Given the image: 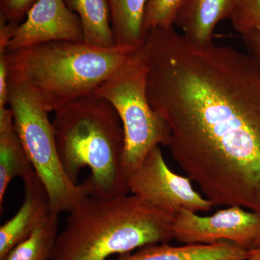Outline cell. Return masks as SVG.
Returning a JSON list of instances; mask_svg holds the SVG:
<instances>
[{
    "instance_id": "obj_1",
    "label": "cell",
    "mask_w": 260,
    "mask_h": 260,
    "mask_svg": "<svg viewBox=\"0 0 260 260\" xmlns=\"http://www.w3.org/2000/svg\"><path fill=\"white\" fill-rule=\"evenodd\" d=\"M147 95L171 153L213 205L260 215V66L226 46L202 48L174 27L146 34Z\"/></svg>"
},
{
    "instance_id": "obj_2",
    "label": "cell",
    "mask_w": 260,
    "mask_h": 260,
    "mask_svg": "<svg viewBox=\"0 0 260 260\" xmlns=\"http://www.w3.org/2000/svg\"><path fill=\"white\" fill-rule=\"evenodd\" d=\"M68 213L50 260H107L174 239V216L135 194H90Z\"/></svg>"
},
{
    "instance_id": "obj_3",
    "label": "cell",
    "mask_w": 260,
    "mask_h": 260,
    "mask_svg": "<svg viewBox=\"0 0 260 260\" xmlns=\"http://www.w3.org/2000/svg\"><path fill=\"white\" fill-rule=\"evenodd\" d=\"M137 49L56 42L7 55L10 75L23 82L49 113L94 95Z\"/></svg>"
},
{
    "instance_id": "obj_4",
    "label": "cell",
    "mask_w": 260,
    "mask_h": 260,
    "mask_svg": "<svg viewBox=\"0 0 260 260\" xmlns=\"http://www.w3.org/2000/svg\"><path fill=\"white\" fill-rule=\"evenodd\" d=\"M59 158L68 177L78 184L88 167L92 194L129 192L123 172L124 138L120 118L105 99L85 97L60 108L52 121Z\"/></svg>"
},
{
    "instance_id": "obj_5",
    "label": "cell",
    "mask_w": 260,
    "mask_h": 260,
    "mask_svg": "<svg viewBox=\"0 0 260 260\" xmlns=\"http://www.w3.org/2000/svg\"><path fill=\"white\" fill-rule=\"evenodd\" d=\"M148 63L144 45L97 89L120 118L124 132L123 172L126 180L155 147H169L172 140L166 121L150 106L147 95Z\"/></svg>"
},
{
    "instance_id": "obj_6",
    "label": "cell",
    "mask_w": 260,
    "mask_h": 260,
    "mask_svg": "<svg viewBox=\"0 0 260 260\" xmlns=\"http://www.w3.org/2000/svg\"><path fill=\"white\" fill-rule=\"evenodd\" d=\"M8 105L29 160L47 190L51 213H68L92 194L91 183L88 178L82 184L70 179L59 158L48 112L25 83L10 74Z\"/></svg>"
},
{
    "instance_id": "obj_7",
    "label": "cell",
    "mask_w": 260,
    "mask_h": 260,
    "mask_svg": "<svg viewBox=\"0 0 260 260\" xmlns=\"http://www.w3.org/2000/svg\"><path fill=\"white\" fill-rule=\"evenodd\" d=\"M129 191L175 217L181 210L208 212L213 204L198 192L187 177L171 170L160 146L152 149L128 178Z\"/></svg>"
},
{
    "instance_id": "obj_8",
    "label": "cell",
    "mask_w": 260,
    "mask_h": 260,
    "mask_svg": "<svg viewBox=\"0 0 260 260\" xmlns=\"http://www.w3.org/2000/svg\"><path fill=\"white\" fill-rule=\"evenodd\" d=\"M259 236L260 215L239 206L208 216L182 210L174 217V239L184 244L228 242L250 249Z\"/></svg>"
},
{
    "instance_id": "obj_9",
    "label": "cell",
    "mask_w": 260,
    "mask_h": 260,
    "mask_svg": "<svg viewBox=\"0 0 260 260\" xmlns=\"http://www.w3.org/2000/svg\"><path fill=\"white\" fill-rule=\"evenodd\" d=\"M17 27L7 51L10 52L50 42H83L81 21L64 0H37Z\"/></svg>"
},
{
    "instance_id": "obj_10",
    "label": "cell",
    "mask_w": 260,
    "mask_h": 260,
    "mask_svg": "<svg viewBox=\"0 0 260 260\" xmlns=\"http://www.w3.org/2000/svg\"><path fill=\"white\" fill-rule=\"evenodd\" d=\"M23 181V204L14 216L0 227V259L26 239L51 213L47 190L35 171Z\"/></svg>"
},
{
    "instance_id": "obj_11",
    "label": "cell",
    "mask_w": 260,
    "mask_h": 260,
    "mask_svg": "<svg viewBox=\"0 0 260 260\" xmlns=\"http://www.w3.org/2000/svg\"><path fill=\"white\" fill-rule=\"evenodd\" d=\"M229 0H183L174 20L182 37L192 45H213L217 24L227 19Z\"/></svg>"
},
{
    "instance_id": "obj_12",
    "label": "cell",
    "mask_w": 260,
    "mask_h": 260,
    "mask_svg": "<svg viewBox=\"0 0 260 260\" xmlns=\"http://www.w3.org/2000/svg\"><path fill=\"white\" fill-rule=\"evenodd\" d=\"M248 256L249 249L228 242L178 246L162 243L143 246L115 260H246Z\"/></svg>"
},
{
    "instance_id": "obj_13",
    "label": "cell",
    "mask_w": 260,
    "mask_h": 260,
    "mask_svg": "<svg viewBox=\"0 0 260 260\" xmlns=\"http://www.w3.org/2000/svg\"><path fill=\"white\" fill-rule=\"evenodd\" d=\"M34 172L23 143L15 129L13 111L0 109V210L4 209L7 189L16 177L22 179Z\"/></svg>"
},
{
    "instance_id": "obj_14",
    "label": "cell",
    "mask_w": 260,
    "mask_h": 260,
    "mask_svg": "<svg viewBox=\"0 0 260 260\" xmlns=\"http://www.w3.org/2000/svg\"><path fill=\"white\" fill-rule=\"evenodd\" d=\"M64 2L68 8L79 17L85 44L98 48H110L116 45L107 0Z\"/></svg>"
},
{
    "instance_id": "obj_15",
    "label": "cell",
    "mask_w": 260,
    "mask_h": 260,
    "mask_svg": "<svg viewBox=\"0 0 260 260\" xmlns=\"http://www.w3.org/2000/svg\"><path fill=\"white\" fill-rule=\"evenodd\" d=\"M116 45L138 49L144 44L143 18L148 0H107Z\"/></svg>"
},
{
    "instance_id": "obj_16",
    "label": "cell",
    "mask_w": 260,
    "mask_h": 260,
    "mask_svg": "<svg viewBox=\"0 0 260 260\" xmlns=\"http://www.w3.org/2000/svg\"><path fill=\"white\" fill-rule=\"evenodd\" d=\"M58 216L49 213L26 239L0 260H50L59 235Z\"/></svg>"
},
{
    "instance_id": "obj_17",
    "label": "cell",
    "mask_w": 260,
    "mask_h": 260,
    "mask_svg": "<svg viewBox=\"0 0 260 260\" xmlns=\"http://www.w3.org/2000/svg\"><path fill=\"white\" fill-rule=\"evenodd\" d=\"M227 19L242 36L260 30V0H229Z\"/></svg>"
},
{
    "instance_id": "obj_18",
    "label": "cell",
    "mask_w": 260,
    "mask_h": 260,
    "mask_svg": "<svg viewBox=\"0 0 260 260\" xmlns=\"http://www.w3.org/2000/svg\"><path fill=\"white\" fill-rule=\"evenodd\" d=\"M183 0H148L143 18L145 35L153 28H172Z\"/></svg>"
},
{
    "instance_id": "obj_19",
    "label": "cell",
    "mask_w": 260,
    "mask_h": 260,
    "mask_svg": "<svg viewBox=\"0 0 260 260\" xmlns=\"http://www.w3.org/2000/svg\"><path fill=\"white\" fill-rule=\"evenodd\" d=\"M37 0H0V18L20 25Z\"/></svg>"
},
{
    "instance_id": "obj_20",
    "label": "cell",
    "mask_w": 260,
    "mask_h": 260,
    "mask_svg": "<svg viewBox=\"0 0 260 260\" xmlns=\"http://www.w3.org/2000/svg\"><path fill=\"white\" fill-rule=\"evenodd\" d=\"M8 51L0 53V109L6 107L8 104V81H9V68H8Z\"/></svg>"
},
{
    "instance_id": "obj_21",
    "label": "cell",
    "mask_w": 260,
    "mask_h": 260,
    "mask_svg": "<svg viewBox=\"0 0 260 260\" xmlns=\"http://www.w3.org/2000/svg\"><path fill=\"white\" fill-rule=\"evenodd\" d=\"M242 37L248 54L260 66V30L244 34Z\"/></svg>"
},
{
    "instance_id": "obj_22",
    "label": "cell",
    "mask_w": 260,
    "mask_h": 260,
    "mask_svg": "<svg viewBox=\"0 0 260 260\" xmlns=\"http://www.w3.org/2000/svg\"><path fill=\"white\" fill-rule=\"evenodd\" d=\"M19 25L8 23L3 19L0 18V53L5 52L8 49L10 41L13 36Z\"/></svg>"
},
{
    "instance_id": "obj_23",
    "label": "cell",
    "mask_w": 260,
    "mask_h": 260,
    "mask_svg": "<svg viewBox=\"0 0 260 260\" xmlns=\"http://www.w3.org/2000/svg\"><path fill=\"white\" fill-rule=\"evenodd\" d=\"M246 260H260V246L249 249V256Z\"/></svg>"
},
{
    "instance_id": "obj_24",
    "label": "cell",
    "mask_w": 260,
    "mask_h": 260,
    "mask_svg": "<svg viewBox=\"0 0 260 260\" xmlns=\"http://www.w3.org/2000/svg\"><path fill=\"white\" fill-rule=\"evenodd\" d=\"M260 246V236L258 238L257 240L256 241L255 244H254V247H259ZM253 247V248H254Z\"/></svg>"
}]
</instances>
